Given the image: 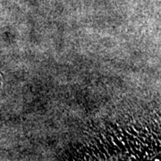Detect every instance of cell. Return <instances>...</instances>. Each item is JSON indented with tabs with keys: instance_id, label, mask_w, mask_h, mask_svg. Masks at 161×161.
<instances>
[{
	"instance_id": "cell-1",
	"label": "cell",
	"mask_w": 161,
	"mask_h": 161,
	"mask_svg": "<svg viewBox=\"0 0 161 161\" xmlns=\"http://www.w3.org/2000/svg\"><path fill=\"white\" fill-rule=\"evenodd\" d=\"M94 140H95V142H96V145H97V147H98V150H100V151L103 153L104 155H105V157H106V159H110V158H111V157H110L109 154L108 153V151L106 150V149L104 148L103 144L101 143V142H100V141H98V139L95 138Z\"/></svg>"
},
{
	"instance_id": "cell-2",
	"label": "cell",
	"mask_w": 161,
	"mask_h": 161,
	"mask_svg": "<svg viewBox=\"0 0 161 161\" xmlns=\"http://www.w3.org/2000/svg\"><path fill=\"white\" fill-rule=\"evenodd\" d=\"M98 137H99V139H100V142H101V143L103 144V145L106 143V140H105V138L103 137V135H102V133H101V132L99 133Z\"/></svg>"
}]
</instances>
